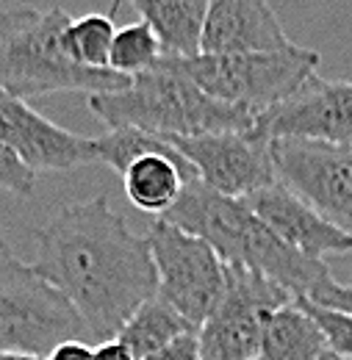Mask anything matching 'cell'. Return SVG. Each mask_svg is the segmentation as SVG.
Returning a JSON list of instances; mask_svg holds the SVG:
<instances>
[{
	"mask_svg": "<svg viewBox=\"0 0 352 360\" xmlns=\"http://www.w3.org/2000/svg\"><path fill=\"white\" fill-rule=\"evenodd\" d=\"M31 269L81 316L100 344L158 294V274L144 236H136L100 194L61 208L37 230Z\"/></svg>",
	"mask_w": 352,
	"mask_h": 360,
	"instance_id": "6da1fadb",
	"label": "cell"
},
{
	"mask_svg": "<svg viewBox=\"0 0 352 360\" xmlns=\"http://www.w3.org/2000/svg\"><path fill=\"white\" fill-rule=\"evenodd\" d=\"M0 188L14 197H31L37 188V172L28 169L3 141H0Z\"/></svg>",
	"mask_w": 352,
	"mask_h": 360,
	"instance_id": "603a6c76",
	"label": "cell"
},
{
	"mask_svg": "<svg viewBox=\"0 0 352 360\" xmlns=\"http://www.w3.org/2000/svg\"><path fill=\"white\" fill-rule=\"evenodd\" d=\"M94 147H97V161L111 167L114 172H125L136 158L142 155H170V158H183L175 147L164 139V136L156 134H144V131H136V128H117V131H108V134L97 136L94 139Z\"/></svg>",
	"mask_w": 352,
	"mask_h": 360,
	"instance_id": "ffe728a7",
	"label": "cell"
},
{
	"mask_svg": "<svg viewBox=\"0 0 352 360\" xmlns=\"http://www.w3.org/2000/svg\"><path fill=\"white\" fill-rule=\"evenodd\" d=\"M186 333H197V330L177 314L172 305H167L156 294L125 321V327L120 330L117 338L131 349L133 358L144 360L147 355L158 352L161 347L172 344L175 338L186 335Z\"/></svg>",
	"mask_w": 352,
	"mask_h": 360,
	"instance_id": "ac0fdd59",
	"label": "cell"
},
{
	"mask_svg": "<svg viewBox=\"0 0 352 360\" xmlns=\"http://www.w3.org/2000/svg\"><path fill=\"white\" fill-rule=\"evenodd\" d=\"M330 360H341V358H336V355H330Z\"/></svg>",
	"mask_w": 352,
	"mask_h": 360,
	"instance_id": "f1b7e54d",
	"label": "cell"
},
{
	"mask_svg": "<svg viewBox=\"0 0 352 360\" xmlns=\"http://www.w3.org/2000/svg\"><path fill=\"white\" fill-rule=\"evenodd\" d=\"M158 219L203 238L222 264L244 266L280 283L291 297H310L330 280L325 261L294 252L244 205V200L217 194L200 180L186 183L177 202Z\"/></svg>",
	"mask_w": 352,
	"mask_h": 360,
	"instance_id": "7a4b0ae2",
	"label": "cell"
},
{
	"mask_svg": "<svg viewBox=\"0 0 352 360\" xmlns=\"http://www.w3.org/2000/svg\"><path fill=\"white\" fill-rule=\"evenodd\" d=\"M197 172L186 158L142 155L122 172V186L133 205L144 214L164 217L177 202L186 183H194Z\"/></svg>",
	"mask_w": 352,
	"mask_h": 360,
	"instance_id": "9a60e30c",
	"label": "cell"
},
{
	"mask_svg": "<svg viewBox=\"0 0 352 360\" xmlns=\"http://www.w3.org/2000/svg\"><path fill=\"white\" fill-rule=\"evenodd\" d=\"M319 53L291 45L269 53H236V56H194L177 58L183 72L225 105L241 108L253 117L289 100L310 75H316ZM256 122V120H253Z\"/></svg>",
	"mask_w": 352,
	"mask_h": 360,
	"instance_id": "5b68a950",
	"label": "cell"
},
{
	"mask_svg": "<svg viewBox=\"0 0 352 360\" xmlns=\"http://www.w3.org/2000/svg\"><path fill=\"white\" fill-rule=\"evenodd\" d=\"M73 22L64 8L17 6L0 11V91L17 100H31L53 91H120L131 78L111 70H89L75 64L64 47L61 34Z\"/></svg>",
	"mask_w": 352,
	"mask_h": 360,
	"instance_id": "277c9868",
	"label": "cell"
},
{
	"mask_svg": "<svg viewBox=\"0 0 352 360\" xmlns=\"http://www.w3.org/2000/svg\"><path fill=\"white\" fill-rule=\"evenodd\" d=\"M253 131L272 139H308L352 150V81L310 75L289 100L256 117Z\"/></svg>",
	"mask_w": 352,
	"mask_h": 360,
	"instance_id": "8fae6325",
	"label": "cell"
},
{
	"mask_svg": "<svg viewBox=\"0 0 352 360\" xmlns=\"http://www.w3.org/2000/svg\"><path fill=\"white\" fill-rule=\"evenodd\" d=\"M84 333L75 308L31 264H23L8 244H0V352L44 358L61 341Z\"/></svg>",
	"mask_w": 352,
	"mask_h": 360,
	"instance_id": "8992f818",
	"label": "cell"
},
{
	"mask_svg": "<svg viewBox=\"0 0 352 360\" xmlns=\"http://www.w3.org/2000/svg\"><path fill=\"white\" fill-rule=\"evenodd\" d=\"M44 360H92V347L81 338H70V341H61L58 347H53Z\"/></svg>",
	"mask_w": 352,
	"mask_h": 360,
	"instance_id": "484cf974",
	"label": "cell"
},
{
	"mask_svg": "<svg viewBox=\"0 0 352 360\" xmlns=\"http://www.w3.org/2000/svg\"><path fill=\"white\" fill-rule=\"evenodd\" d=\"M131 3L158 37L164 56L170 58L200 56L203 25L211 0H131Z\"/></svg>",
	"mask_w": 352,
	"mask_h": 360,
	"instance_id": "2e32d148",
	"label": "cell"
},
{
	"mask_svg": "<svg viewBox=\"0 0 352 360\" xmlns=\"http://www.w3.org/2000/svg\"><path fill=\"white\" fill-rule=\"evenodd\" d=\"M161 56L164 53L158 45V37L142 20V22L125 25V28H117L111 56H108V70L117 75H125V78H136V75L153 70Z\"/></svg>",
	"mask_w": 352,
	"mask_h": 360,
	"instance_id": "44dd1931",
	"label": "cell"
},
{
	"mask_svg": "<svg viewBox=\"0 0 352 360\" xmlns=\"http://www.w3.org/2000/svg\"><path fill=\"white\" fill-rule=\"evenodd\" d=\"M322 360H330V355H325V358H322Z\"/></svg>",
	"mask_w": 352,
	"mask_h": 360,
	"instance_id": "f546056e",
	"label": "cell"
},
{
	"mask_svg": "<svg viewBox=\"0 0 352 360\" xmlns=\"http://www.w3.org/2000/svg\"><path fill=\"white\" fill-rule=\"evenodd\" d=\"M167 141L191 164L206 188L225 197L244 200L277 180L269 141L253 128L206 136H167Z\"/></svg>",
	"mask_w": 352,
	"mask_h": 360,
	"instance_id": "30bf717a",
	"label": "cell"
},
{
	"mask_svg": "<svg viewBox=\"0 0 352 360\" xmlns=\"http://www.w3.org/2000/svg\"><path fill=\"white\" fill-rule=\"evenodd\" d=\"M291 45L277 14L266 0H211L203 25L200 53L236 56L269 53Z\"/></svg>",
	"mask_w": 352,
	"mask_h": 360,
	"instance_id": "5bb4252c",
	"label": "cell"
},
{
	"mask_svg": "<svg viewBox=\"0 0 352 360\" xmlns=\"http://www.w3.org/2000/svg\"><path fill=\"white\" fill-rule=\"evenodd\" d=\"M144 360H203L200 355V344H197V333H186L175 338L172 344L161 347L158 352L147 355Z\"/></svg>",
	"mask_w": 352,
	"mask_h": 360,
	"instance_id": "cb8c5ba5",
	"label": "cell"
},
{
	"mask_svg": "<svg viewBox=\"0 0 352 360\" xmlns=\"http://www.w3.org/2000/svg\"><path fill=\"white\" fill-rule=\"evenodd\" d=\"M294 302L316 321V327L325 335L327 352L341 360H352V314L350 311H339V308H327L319 305L308 297H294Z\"/></svg>",
	"mask_w": 352,
	"mask_h": 360,
	"instance_id": "7402d4cb",
	"label": "cell"
},
{
	"mask_svg": "<svg viewBox=\"0 0 352 360\" xmlns=\"http://www.w3.org/2000/svg\"><path fill=\"white\" fill-rule=\"evenodd\" d=\"M244 205L286 247H291L306 258L322 261L325 255H344L352 250V238L347 233L322 219L300 194H294L280 180L244 197Z\"/></svg>",
	"mask_w": 352,
	"mask_h": 360,
	"instance_id": "4fadbf2b",
	"label": "cell"
},
{
	"mask_svg": "<svg viewBox=\"0 0 352 360\" xmlns=\"http://www.w3.org/2000/svg\"><path fill=\"white\" fill-rule=\"evenodd\" d=\"M89 111L108 128H136L156 136H206L250 131L253 114L208 97L180 67L161 56L158 64L120 91L89 94Z\"/></svg>",
	"mask_w": 352,
	"mask_h": 360,
	"instance_id": "3957f363",
	"label": "cell"
},
{
	"mask_svg": "<svg viewBox=\"0 0 352 360\" xmlns=\"http://www.w3.org/2000/svg\"><path fill=\"white\" fill-rule=\"evenodd\" d=\"M120 6V0H114V8ZM111 14H84L78 20H73L64 34H61V47L64 53L89 70H108V56H111V45H114V20Z\"/></svg>",
	"mask_w": 352,
	"mask_h": 360,
	"instance_id": "d6986e66",
	"label": "cell"
},
{
	"mask_svg": "<svg viewBox=\"0 0 352 360\" xmlns=\"http://www.w3.org/2000/svg\"><path fill=\"white\" fill-rule=\"evenodd\" d=\"M144 238L158 274V297L197 330L220 300L225 264L203 238L164 219H156Z\"/></svg>",
	"mask_w": 352,
	"mask_h": 360,
	"instance_id": "ba28073f",
	"label": "cell"
},
{
	"mask_svg": "<svg viewBox=\"0 0 352 360\" xmlns=\"http://www.w3.org/2000/svg\"><path fill=\"white\" fill-rule=\"evenodd\" d=\"M327 352L325 335L297 302H289L266 321L258 360H322Z\"/></svg>",
	"mask_w": 352,
	"mask_h": 360,
	"instance_id": "e0dca14e",
	"label": "cell"
},
{
	"mask_svg": "<svg viewBox=\"0 0 352 360\" xmlns=\"http://www.w3.org/2000/svg\"><path fill=\"white\" fill-rule=\"evenodd\" d=\"M289 302L294 297L280 283L225 264L220 300L197 327L203 360H258L266 321Z\"/></svg>",
	"mask_w": 352,
	"mask_h": 360,
	"instance_id": "52a82bcc",
	"label": "cell"
},
{
	"mask_svg": "<svg viewBox=\"0 0 352 360\" xmlns=\"http://www.w3.org/2000/svg\"><path fill=\"white\" fill-rule=\"evenodd\" d=\"M308 300L319 302V305H327V308H339V311H350L352 314V288L336 283L333 277L325 280V283L310 294Z\"/></svg>",
	"mask_w": 352,
	"mask_h": 360,
	"instance_id": "d4e9b609",
	"label": "cell"
},
{
	"mask_svg": "<svg viewBox=\"0 0 352 360\" xmlns=\"http://www.w3.org/2000/svg\"><path fill=\"white\" fill-rule=\"evenodd\" d=\"M275 175L352 238V150L308 139L269 141Z\"/></svg>",
	"mask_w": 352,
	"mask_h": 360,
	"instance_id": "9c48e42d",
	"label": "cell"
},
{
	"mask_svg": "<svg viewBox=\"0 0 352 360\" xmlns=\"http://www.w3.org/2000/svg\"><path fill=\"white\" fill-rule=\"evenodd\" d=\"M0 141L34 172H70L97 161L94 139L70 134L25 100L0 91Z\"/></svg>",
	"mask_w": 352,
	"mask_h": 360,
	"instance_id": "7c38bea8",
	"label": "cell"
},
{
	"mask_svg": "<svg viewBox=\"0 0 352 360\" xmlns=\"http://www.w3.org/2000/svg\"><path fill=\"white\" fill-rule=\"evenodd\" d=\"M92 360H136V358H133V352L120 338H108V341H100L97 347H92Z\"/></svg>",
	"mask_w": 352,
	"mask_h": 360,
	"instance_id": "4316f807",
	"label": "cell"
},
{
	"mask_svg": "<svg viewBox=\"0 0 352 360\" xmlns=\"http://www.w3.org/2000/svg\"><path fill=\"white\" fill-rule=\"evenodd\" d=\"M0 360H44L37 355H23V352H0Z\"/></svg>",
	"mask_w": 352,
	"mask_h": 360,
	"instance_id": "83f0119b",
	"label": "cell"
}]
</instances>
